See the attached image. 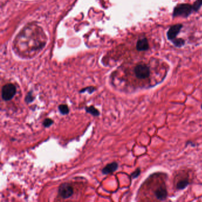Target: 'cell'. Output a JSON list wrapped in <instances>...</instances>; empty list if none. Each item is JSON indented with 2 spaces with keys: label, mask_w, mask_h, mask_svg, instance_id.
I'll list each match as a JSON object with an SVG mask.
<instances>
[{
  "label": "cell",
  "mask_w": 202,
  "mask_h": 202,
  "mask_svg": "<svg viewBox=\"0 0 202 202\" xmlns=\"http://www.w3.org/2000/svg\"><path fill=\"white\" fill-rule=\"evenodd\" d=\"M154 194H155L156 199L158 200H159V201L164 200L167 198V195H168L167 190L165 184H163V185L159 186L155 191Z\"/></svg>",
  "instance_id": "obj_6"
},
{
  "label": "cell",
  "mask_w": 202,
  "mask_h": 202,
  "mask_svg": "<svg viewBox=\"0 0 202 202\" xmlns=\"http://www.w3.org/2000/svg\"><path fill=\"white\" fill-rule=\"evenodd\" d=\"M137 49L138 51L142 52L149 49V43L146 38H143L138 40L137 43Z\"/></svg>",
  "instance_id": "obj_7"
},
{
  "label": "cell",
  "mask_w": 202,
  "mask_h": 202,
  "mask_svg": "<svg viewBox=\"0 0 202 202\" xmlns=\"http://www.w3.org/2000/svg\"><path fill=\"white\" fill-rule=\"evenodd\" d=\"M85 111L87 112L92 115L93 116L97 117L100 115L99 111H98L93 106H90L89 107H86L85 108Z\"/></svg>",
  "instance_id": "obj_10"
},
{
  "label": "cell",
  "mask_w": 202,
  "mask_h": 202,
  "mask_svg": "<svg viewBox=\"0 0 202 202\" xmlns=\"http://www.w3.org/2000/svg\"><path fill=\"white\" fill-rule=\"evenodd\" d=\"M134 72L137 78L145 79L150 76V68L145 64H139L135 67Z\"/></svg>",
  "instance_id": "obj_4"
},
{
  "label": "cell",
  "mask_w": 202,
  "mask_h": 202,
  "mask_svg": "<svg viewBox=\"0 0 202 202\" xmlns=\"http://www.w3.org/2000/svg\"></svg>",
  "instance_id": "obj_18"
},
{
  "label": "cell",
  "mask_w": 202,
  "mask_h": 202,
  "mask_svg": "<svg viewBox=\"0 0 202 202\" xmlns=\"http://www.w3.org/2000/svg\"><path fill=\"white\" fill-rule=\"evenodd\" d=\"M172 43L174 44V45L177 47H181L185 45V40L182 39V38L177 39L172 41Z\"/></svg>",
  "instance_id": "obj_12"
},
{
  "label": "cell",
  "mask_w": 202,
  "mask_h": 202,
  "mask_svg": "<svg viewBox=\"0 0 202 202\" xmlns=\"http://www.w3.org/2000/svg\"><path fill=\"white\" fill-rule=\"evenodd\" d=\"M192 6L194 12H197L202 7V0H196Z\"/></svg>",
  "instance_id": "obj_13"
},
{
  "label": "cell",
  "mask_w": 202,
  "mask_h": 202,
  "mask_svg": "<svg viewBox=\"0 0 202 202\" xmlns=\"http://www.w3.org/2000/svg\"><path fill=\"white\" fill-rule=\"evenodd\" d=\"M182 28V24H177L170 27L169 30L167 33V36L168 39L170 40L171 41L176 39L177 35L180 32Z\"/></svg>",
  "instance_id": "obj_5"
},
{
  "label": "cell",
  "mask_w": 202,
  "mask_h": 202,
  "mask_svg": "<svg viewBox=\"0 0 202 202\" xmlns=\"http://www.w3.org/2000/svg\"><path fill=\"white\" fill-rule=\"evenodd\" d=\"M16 93V88L11 84L4 85L2 88V98L5 101L11 100Z\"/></svg>",
  "instance_id": "obj_2"
},
{
  "label": "cell",
  "mask_w": 202,
  "mask_h": 202,
  "mask_svg": "<svg viewBox=\"0 0 202 202\" xmlns=\"http://www.w3.org/2000/svg\"><path fill=\"white\" fill-rule=\"evenodd\" d=\"M96 90V89L92 87V86H89V87H87L86 88H84L83 89H82L81 91H80V93H84L85 92L87 91L89 93H92L94 91Z\"/></svg>",
  "instance_id": "obj_16"
},
{
  "label": "cell",
  "mask_w": 202,
  "mask_h": 202,
  "mask_svg": "<svg viewBox=\"0 0 202 202\" xmlns=\"http://www.w3.org/2000/svg\"><path fill=\"white\" fill-rule=\"evenodd\" d=\"M140 173H141V170H140V169H137L134 173H132V177L133 178H136V177H137V176L140 174Z\"/></svg>",
  "instance_id": "obj_17"
},
{
  "label": "cell",
  "mask_w": 202,
  "mask_h": 202,
  "mask_svg": "<svg viewBox=\"0 0 202 202\" xmlns=\"http://www.w3.org/2000/svg\"><path fill=\"white\" fill-rule=\"evenodd\" d=\"M118 168V164L116 162H113L107 164L103 169L102 170V173L104 174H109L115 171Z\"/></svg>",
  "instance_id": "obj_8"
},
{
  "label": "cell",
  "mask_w": 202,
  "mask_h": 202,
  "mask_svg": "<svg viewBox=\"0 0 202 202\" xmlns=\"http://www.w3.org/2000/svg\"><path fill=\"white\" fill-rule=\"evenodd\" d=\"M193 12H194V11L192 5L187 3L179 4L174 7L173 12V17L174 18L177 17L187 18Z\"/></svg>",
  "instance_id": "obj_1"
},
{
  "label": "cell",
  "mask_w": 202,
  "mask_h": 202,
  "mask_svg": "<svg viewBox=\"0 0 202 202\" xmlns=\"http://www.w3.org/2000/svg\"><path fill=\"white\" fill-rule=\"evenodd\" d=\"M189 184V180L188 178H184L179 180L176 185L177 189L178 190L184 189Z\"/></svg>",
  "instance_id": "obj_9"
},
{
  "label": "cell",
  "mask_w": 202,
  "mask_h": 202,
  "mask_svg": "<svg viewBox=\"0 0 202 202\" xmlns=\"http://www.w3.org/2000/svg\"><path fill=\"white\" fill-rule=\"evenodd\" d=\"M33 100H34V98L33 96L32 92H30L27 95L26 98H25V101H26V103L30 104V103L32 102Z\"/></svg>",
  "instance_id": "obj_14"
},
{
  "label": "cell",
  "mask_w": 202,
  "mask_h": 202,
  "mask_svg": "<svg viewBox=\"0 0 202 202\" xmlns=\"http://www.w3.org/2000/svg\"><path fill=\"white\" fill-rule=\"evenodd\" d=\"M74 187L71 184L65 183L61 184L59 188L58 194L63 199H68L74 194Z\"/></svg>",
  "instance_id": "obj_3"
},
{
  "label": "cell",
  "mask_w": 202,
  "mask_h": 202,
  "mask_svg": "<svg viewBox=\"0 0 202 202\" xmlns=\"http://www.w3.org/2000/svg\"><path fill=\"white\" fill-rule=\"evenodd\" d=\"M53 124V121L51 119H50V118L46 119H45V121H43V126L46 128L51 127Z\"/></svg>",
  "instance_id": "obj_15"
},
{
  "label": "cell",
  "mask_w": 202,
  "mask_h": 202,
  "mask_svg": "<svg viewBox=\"0 0 202 202\" xmlns=\"http://www.w3.org/2000/svg\"><path fill=\"white\" fill-rule=\"evenodd\" d=\"M59 110L62 115H67L70 112L68 105L65 104L60 105L58 107Z\"/></svg>",
  "instance_id": "obj_11"
}]
</instances>
